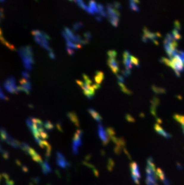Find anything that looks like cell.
<instances>
[{"label": "cell", "instance_id": "cell-27", "mask_svg": "<svg viewBox=\"0 0 184 185\" xmlns=\"http://www.w3.org/2000/svg\"><path fill=\"white\" fill-rule=\"evenodd\" d=\"M156 174L157 177H158L162 181L167 178L165 175V174L161 168H157V170H156Z\"/></svg>", "mask_w": 184, "mask_h": 185}, {"label": "cell", "instance_id": "cell-6", "mask_svg": "<svg viewBox=\"0 0 184 185\" xmlns=\"http://www.w3.org/2000/svg\"><path fill=\"white\" fill-rule=\"evenodd\" d=\"M143 32L144 34L142 36V41L144 43H147L148 41V40H151L157 45L158 44L157 40L158 39V38L161 37V34L160 33L151 32L147 28H144Z\"/></svg>", "mask_w": 184, "mask_h": 185}, {"label": "cell", "instance_id": "cell-51", "mask_svg": "<svg viewBox=\"0 0 184 185\" xmlns=\"http://www.w3.org/2000/svg\"><path fill=\"white\" fill-rule=\"evenodd\" d=\"M56 174L58 175V176H59V177H61V175H60L59 172L57 170H56Z\"/></svg>", "mask_w": 184, "mask_h": 185}, {"label": "cell", "instance_id": "cell-26", "mask_svg": "<svg viewBox=\"0 0 184 185\" xmlns=\"http://www.w3.org/2000/svg\"><path fill=\"white\" fill-rule=\"evenodd\" d=\"M0 40L2 41V43L3 44H4L5 45H6L9 48H10L12 50H15V47L13 46H12V44H10L9 43H8L3 37V34H2V31L1 29H0Z\"/></svg>", "mask_w": 184, "mask_h": 185}, {"label": "cell", "instance_id": "cell-46", "mask_svg": "<svg viewBox=\"0 0 184 185\" xmlns=\"http://www.w3.org/2000/svg\"><path fill=\"white\" fill-rule=\"evenodd\" d=\"M48 55H49V56L52 58V59H54L55 58V56H54V54L53 53V50H50V51H48Z\"/></svg>", "mask_w": 184, "mask_h": 185}, {"label": "cell", "instance_id": "cell-20", "mask_svg": "<svg viewBox=\"0 0 184 185\" xmlns=\"http://www.w3.org/2000/svg\"><path fill=\"white\" fill-rule=\"evenodd\" d=\"M75 2L78 4V6L79 7H80L81 9L85 10L87 13H90L91 15H93L95 13V12L89 6H87L84 3V1H76Z\"/></svg>", "mask_w": 184, "mask_h": 185}, {"label": "cell", "instance_id": "cell-40", "mask_svg": "<svg viewBox=\"0 0 184 185\" xmlns=\"http://www.w3.org/2000/svg\"><path fill=\"white\" fill-rule=\"evenodd\" d=\"M112 4V6H113L114 8L117 9L118 10L119 9H121V4H120L119 3H118V2H114V3H113L112 4Z\"/></svg>", "mask_w": 184, "mask_h": 185}, {"label": "cell", "instance_id": "cell-33", "mask_svg": "<svg viewBox=\"0 0 184 185\" xmlns=\"http://www.w3.org/2000/svg\"><path fill=\"white\" fill-rule=\"evenodd\" d=\"M83 27V23L80 22H76L75 23L74 25H73V30L74 31H77L78 30H79L80 29H81V28Z\"/></svg>", "mask_w": 184, "mask_h": 185}, {"label": "cell", "instance_id": "cell-3", "mask_svg": "<svg viewBox=\"0 0 184 185\" xmlns=\"http://www.w3.org/2000/svg\"><path fill=\"white\" fill-rule=\"evenodd\" d=\"M32 34L34 36V39L35 41L38 43L41 47L47 50L48 52L51 50L48 44V41L50 38L46 33L39 30H34L32 32Z\"/></svg>", "mask_w": 184, "mask_h": 185}, {"label": "cell", "instance_id": "cell-45", "mask_svg": "<svg viewBox=\"0 0 184 185\" xmlns=\"http://www.w3.org/2000/svg\"><path fill=\"white\" fill-rule=\"evenodd\" d=\"M67 50L68 53L69 55H73L74 54V50L72 49H71L70 47H68L67 46Z\"/></svg>", "mask_w": 184, "mask_h": 185}, {"label": "cell", "instance_id": "cell-50", "mask_svg": "<svg viewBox=\"0 0 184 185\" xmlns=\"http://www.w3.org/2000/svg\"><path fill=\"white\" fill-rule=\"evenodd\" d=\"M4 150H3V149H2V147H1V146H0V152H1V153H3V152H4Z\"/></svg>", "mask_w": 184, "mask_h": 185}, {"label": "cell", "instance_id": "cell-41", "mask_svg": "<svg viewBox=\"0 0 184 185\" xmlns=\"http://www.w3.org/2000/svg\"><path fill=\"white\" fill-rule=\"evenodd\" d=\"M4 18V10L2 8H0V23L1 22L2 20Z\"/></svg>", "mask_w": 184, "mask_h": 185}, {"label": "cell", "instance_id": "cell-8", "mask_svg": "<svg viewBox=\"0 0 184 185\" xmlns=\"http://www.w3.org/2000/svg\"><path fill=\"white\" fill-rule=\"evenodd\" d=\"M4 87L9 92L12 94H18L20 92L19 88L16 86V80L13 77H10L5 81Z\"/></svg>", "mask_w": 184, "mask_h": 185}, {"label": "cell", "instance_id": "cell-4", "mask_svg": "<svg viewBox=\"0 0 184 185\" xmlns=\"http://www.w3.org/2000/svg\"><path fill=\"white\" fill-rule=\"evenodd\" d=\"M106 12L108 14V18L110 23L114 27H117L119 21L120 13L119 12L113 7L111 4H106Z\"/></svg>", "mask_w": 184, "mask_h": 185}, {"label": "cell", "instance_id": "cell-14", "mask_svg": "<svg viewBox=\"0 0 184 185\" xmlns=\"http://www.w3.org/2000/svg\"><path fill=\"white\" fill-rule=\"evenodd\" d=\"M131 56L132 55L129 51H125L123 53V64L126 69L131 70L132 68L133 64L132 63Z\"/></svg>", "mask_w": 184, "mask_h": 185}, {"label": "cell", "instance_id": "cell-16", "mask_svg": "<svg viewBox=\"0 0 184 185\" xmlns=\"http://www.w3.org/2000/svg\"><path fill=\"white\" fill-rule=\"evenodd\" d=\"M154 129L157 133H158L160 135L163 136L166 139H170L172 137V136L170 134L167 133L166 131H165L163 130V128L160 127L158 123H157V124L154 125Z\"/></svg>", "mask_w": 184, "mask_h": 185}, {"label": "cell", "instance_id": "cell-34", "mask_svg": "<svg viewBox=\"0 0 184 185\" xmlns=\"http://www.w3.org/2000/svg\"><path fill=\"white\" fill-rule=\"evenodd\" d=\"M131 60H132V63L133 64L136 66L137 67H139V59L138 58L132 56H131Z\"/></svg>", "mask_w": 184, "mask_h": 185}, {"label": "cell", "instance_id": "cell-22", "mask_svg": "<svg viewBox=\"0 0 184 185\" xmlns=\"http://www.w3.org/2000/svg\"><path fill=\"white\" fill-rule=\"evenodd\" d=\"M104 79V74L101 71H96V75L95 77V80L96 82V83L97 85H99L102 83Z\"/></svg>", "mask_w": 184, "mask_h": 185}, {"label": "cell", "instance_id": "cell-38", "mask_svg": "<svg viewBox=\"0 0 184 185\" xmlns=\"http://www.w3.org/2000/svg\"><path fill=\"white\" fill-rule=\"evenodd\" d=\"M160 61L161 62V63L165 64L166 65L170 66V59H169L166 57H161L160 59Z\"/></svg>", "mask_w": 184, "mask_h": 185}, {"label": "cell", "instance_id": "cell-39", "mask_svg": "<svg viewBox=\"0 0 184 185\" xmlns=\"http://www.w3.org/2000/svg\"><path fill=\"white\" fill-rule=\"evenodd\" d=\"M114 165V162L112 161V159H109L108 160V169L109 170V171L112 170Z\"/></svg>", "mask_w": 184, "mask_h": 185}, {"label": "cell", "instance_id": "cell-19", "mask_svg": "<svg viewBox=\"0 0 184 185\" xmlns=\"http://www.w3.org/2000/svg\"><path fill=\"white\" fill-rule=\"evenodd\" d=\"M89 113L92 115V116L93 117V119L97 121V122H99V123H100V122L102 120V118L100 116V115L93 108H89L88 110Z\"/></svg>", "mask_w": 184, "mask_h": 185}, {"label": "cell", "instance_id": "cell-32", "mask_svg": "<svg viewBox=\"0 0 184 185\" xmlns=\"http://www.w3.org/2000/svg\"><path fill=\"white\" fill-rule=\"evenodd\" d=\"M153 91L156 94H163L166 92V90L162 88H158L155 86H152V87Z\"/></svg>", "mask_w": 184, "mask_h": 185}, {"label": "cell", "instance_id": "cell-2", "mask_svg": "<svg viewBox=\"0 0 184 185\" xmlns=\"http://www.w3.org/2000/svg\"><path fill=\"white\" fill-rule=\"evenodd\" d=\"M83 77H84V82H83L80 80H77V83L82 88L84 94L89 99H92L95 95V91L100 88V86L96 83L95 85H93L92 81L90 80V79L84 74H83Z\"/></svg>", "mask_w": 184, "mask_h": 185}, {"label": "cell", "instance_id": "cell-42", "mask_svg": "<svg viewBox=\"0 0 184 185\" xmlns=\"http://www.w3.org/2000/svg\"><path fill=\"white\" fill-rule=\"evenodd\" d=\"M22 74V76L23 77L24 79H27V80H28V79H29L30 75H29V74L28 72H26V71H23Z\"/></svg>", "mask_w": 184, "mask_h": 185}, {"label": "cell", "instance_id": "cell-53", "mask_svg": "<svg viewBox=\"0 0 184 185\" xmlns=\"http://www.w3.org/2000/svg\"></svg>", "mask_w": 184, "mask_h": 185}, {"label": "cell", "instance_id": "cell-18", "mask_svg": "<svg viewBox=\"0 0 184 185\" xmlns=\"http://www.w3.org/2000/svg\"><path fill=\"white\" fill-rule=\"evenodd\" d=\"M67 116L69 117V119L74 123L76 127H79L80 123L78 119V116L77 114L74 112H70L67 113Z\"/></svg>", "mask_w": 184, "mask_h": 185}, {"label": "cell", "instance_id": "cell-24", "mask_svg": "<svg viewBox=\"0 0 184 185\" xmlns=\"http://www.w3.org/2000/svg\"><path fill=\"white\" fill-rule=\"evenodd\" d=\"M64 31L65 32V33L67 34V35L68 36V37L70 38V39L74 43L75 41V40H76V35H74L73 32V31L69 29L67 27H65V29H64Z\"/></svg>", "mask_w": 184, "mask_h": 185}, {"label": "cell", "instance_id": "cell-5", "mask_svg": "<svg viewBox=\"0 0 184 185\" xmlns=\"http://www.w3.org/2000/svg\"><path fill=\"white\" fill-rule=\"evenodd\" d=\"M174 71L177 76H180V73L184 70V63L178 56L170 59V66Z\"/></svg>", "mask_w": 184, "mask_h": 185}, {"label": "cell", "instance_id": "cell-30", "mask_svg": "<svg viewBox=\"0 0 184 185\" xmlns=\"http://www.w3.org/2000/svg\"><path fill=\"white\" fill-rule=\"evenodd\" d=\"M43 126L44 129L47 131H51L54 128V125L48 120L45 121L43 123Z\"/></svg>", "mask_w": 184, "mask_h": 185}, {"label": "cell", "instance_id": "cell-7", "mask_svg": "<svg viewBox=\"0 0 184 185\" xmlns=\"http://www.w3.org/2000/svg\"><path fill=\"white\" fill-rule=\"evenodd\" d=\"M83 132L81 130H78L73 137V152L75 155L78 152V147L82 145L81 138L83 137Z\"/></svg>", "mask_w": 184, "mask_h": 185}, {"label": "cell", "instance_id": "cell-29", "mask_svg": "<svg viewBox=\"0 0 184 185\" xmlns=\"http://www.w3.org/2000/svg\"><path fill=\"white\" fill-rule=\"evenodd\" d=\"M89 7L96 13L99 14V12H98V9H97V3L95 1H89Z\"/></svg>", "mask_w": 184, "mask_h": 185}, {"label": "cell", "instance_id": "cell-10", "mask_svg": "<svg viewBox=\"0 0 184 185\" xmlns=\"http://www.w3.org/2000/svg\"><path fill=\"white\" fill-rule=\"evenodd\" d=\"M98 128V134L99 137L102 140L103 145H106L109 142V138L108 136L106 130L105 129L101 123H99L97 125Z\"/></svg>", "mask_w": 184, "mask_h": 185}, {"label": "cell", "instance_id": "cell-43", "mask_svg": "<svg viewBox=\"0 0 184 185\" xmlns=\"http://www.w3.org/2000/svg\"><path fill=\"white\" fill-rule=\"evenodd\" d=\"M126 119L128 120V121H129V122H135V119H134V118H133L130 115H129V114H127L126 116Z\"/></svg>", "mask_w": 184, "mask_h": 185}, {"label": "cell", "instance_id": "cell-31", "mask_svg": "<svg viewBox=\"0 0 184 185\" xmlns=\"http://www.w3.org/2000/svg\"><path fill=\"white\" fill-rule=\"evenodd\" d=\"M174 119L177 120L178 122L181 123L182 127H184V116L179 115V114H174L173 116Z\"/></svg>", "mask_w": 184, "mask_h": 185}, {"label": "cell", "instance_id": "cell-35", "mask_svg": "<svg viewBox=\"0 0 184 185\" xmlns=\"http://www.w3.org/2000/svg\"><path fill=\"white\" fill-rule=\"evenodd\" d=\"M121 74H122V76L123 77H128L129 76H130L131 74V70L129 69H125L124 70H122L121 71Z\"/></svg>", "mask_w": 184, "mask_h": 185}, {"label": "cell", "instance_id": "cell-49", "mask_svg": "<svg viewBox=\"0 0 184 185\" xmlns=\"http://www.w3.org/2000/svg\"><path fill=\"white\" fill-rule=\"evenodd\" d=\"M177 168H178L179 169H180V170H182V167L179 164H177Z\"/></svg>", "mask_w": 184, "mask_h": 185}, {"label": "cell", "instance_id": "cell-11", "mask_svg": "<svg viewBox=\"0 0 184 185\" xmlns=\"http://www.w3.org/2000/svg\"><path fill=\"white\" fill-rule=\"evenodd\" d=\"M107 64L112 71L117 75L119 71V63L117 60L116 57H108Z\"/></svg>", "mask_w": 184, "mask_h": 185}, {"label": "cell", "instance_id": "cell-13", "mask_svg": "<svg viewBox=\"0 0 184 185\" xmlns=\"http://www.w3.org/2000/svg\"><path fill=\"white\" fill-rule=\"evenodd\" d=\"M56 155V162L58 166L62 168H68L71 166V164L66 160L65 156L62 153L57 152Z\"/></svg>", "mask_w": 184, "mask_h": 185}, {"label": "cell", "instance_id": "cell-52", "mask_svg": "<svg viewBox=\"0 0 184 185\" xmlns=\"http://www.w3.org/2000/svg\"><path fill=\"white\" fill-rule=\"evenodd\" d=\"M183 133H184V127H183Z\"/></svg>", "mask_w": 184, "mask_h": 185}, {"label": "cell", "instance_id": "cell-15", "mask_svg": "<svg viewBox=\"0 0 184 185\" xmlns=\"http://www.w3.org/2000/svg\"><path fill=\"white\" fill-rule=\"evenodd\" d=\"M180 25L179 21H176L174 22V29L172 31V35L173 36L174 38L177 41L178 40H180L182 37L181 35L180 34Z\"/></svg>", "mask_w": 184, "mask_h": 185}, {"label": "cell", "instance_id": "cell-37", "mask_svg": "<svg viewBox=\"0 0 184 185\" xmlns=\"http://www.w3.org/2000/svg\"><path fill=\"white\" fill-rule=\"evenodd\" d=\"M84 37L85 38V40L89 42L92 38V35L90 32H85L84 34Z\"/></svg>", "mask_w": 184, "mask_h": 185}, {"label": "cell", "instance_id": "cell-48", "mask_svg": "<svg viewBox=\"0 0 184 185\" xmlns=\"http://www.w3.org/2000/svg\"><path fill=\"white\" fill-rule=\"evenodd\" d=\"M95 19H96L97 21L98 22H101L102 21V16H100V15H97L95 16Z\"/></svg>", "mask_w": 184, "mask_h": 185}, {"label": "cell", "instance_id": "cell-47", "mask_svg": "<svg viewBox=\"0 0 184 185\" xmlns=\"http://www.w3.org/2000/svg\"><path fill=\"white\" fill-rule=\"evenodd\" d=\"M163 183H164V185H171V183H170V180L167 178H166L165 180H164L163 181Z\"/></svg>", "mask_w": 184, "mask_h": 185}, {"label": "cell", "instance_id": "cell-23", "mask_svg": "<svg viewBox=\"0 0 184 185\" xmlns=\"http://www.w3.org/2000/svg\"><path fill=\"white\" fill-rule=\"evenodd\" d=\"M97 9H98L99 15L102 17H104V18L108 17L107 12L105 10L103 6L100 3H97Z\"/></svg>", "mask_w": 184, "mask_h": 185}, {"label": "cell", "instance_id": "cell-28", "mask_svg": "<svg viewBox=\"0 0 184 185\" xmlns=\"http://www.w3.org/2000/svg\"><path fill=\"white\" fill-rule=\"evenodd\" d=\"M118 85H119L120 88L122 92L126 93V94H128V95H131L132 94L131 91H130L129 89H128L127 87L125 85L124 83H121V82H118Z\"/></svg>", "mask_w": 184, "mask_h": 185}, {"label": "cell", "instance_id": "cell-1", "mask_svg": "<svg viewBox=\"0 0 184 185\" xmlns=\"http://www.w3.org/2000/svg\"><path fill=\"white\" fill-rule=\"evenodd\" d=\"M18 53L23 60L24 67L27 70H32V65L35 63L32 47L29 46L21 47L18 50Z\"/></svg>", "mask_w": 184, "mask_h": 185}, {"label": "cell", "instance_id": "cell-36", "mask_svg": "<svg viewBox=\"0 0 184 185\" xmlns=\"http://www.w3.org/2000/svg\"><path fill=\"white\" fill-rule=\"evenodd\" d=\"M108 57H117V52L115 50H109L107 53Z\"/></svg>", "mask_w": 184, "mask_h": 185}, {"label": "cell", "instance_id": "cell-9", "mask_svg": "<svg viewBox=\"0 0 184 185\" xmlns=\"http://www.w3.org/2000/svg\"><path fill=\"white\" fill-rule=\"evenodd\" d=\"M130 170L132 172V177L134 181L137 184H139V178H141V173L138 165L135 162H132L130 165Z\"/></svg>", "mask_w": 184, "mask_h": 185}, {"label": "cell", "instance_id": "cell-21", "mask_svg": "<svg viewBox=\"0 0 184 185\" xmlns=\"http://www.w3.org/2000/svg\"><path fill=\"white\" fill-rule=\"evenodd\" d=\"M40 165L41 166L43 172L44 174H47L48 172H51V168H50L49 164L48 163L47 161H45L44 162H43L41 164H40Z\"/></svg>", "mask_w": 184, "mask_h": 185}, {"label": "cell", "instance_id": "cell-25", "mask_svg": "<svg viewBox=\"0 0 184 185\" xmlns=\"http://www.w3.org/2000/svg\"><path fill=\"white\" fill-rule=\"evenodd\" d=\"M136 3H139L138 1H129V8L133 11L138 12L139 10V8L136 4Z\"/></svg>", "mask_w": 184, "mask_h": 185}, {"label": "cell", "instance_id": "cell-44", "mask_svg": "<svg viewBox=\"0 0 184 185\" xmlns=\"http://www.w3.org/2000/svg\"><path fill=\"white\" fill-rule=\"evenodd\" d=\"M6 185H14V183L13 181L10 180L9 177L6 181Z\"/></svg>", "mask_w": 184, "mask_h": 185}, {"label": "cell", "instance_id": "cell-17", "mask_svg": "<svg viewBox=\"0 0 184 185\" xmlns=\"http://www.w3.org/2000/svg\"><path fill=\"white\" fill-rule=\"evenodd\" d=\"M158 104H159V99L157 97H154L153 99L151 100V112L155 116H156L157 115L156 110H157V107L158 106Z\"/></svg>", "mask_w": 184, "mask_h": 185}, {"label": "cell", "instance_id": "cell-12", "mask_svg": "<svg viewBox=\"0 0 184 185\" xmlns=\"http://www.w3.org/2000/svg\"><path fill=\"white\" fill-rule=\"evenodd\" d=\"M20 84L21 86L18 87L19 91H23L27 95H29L30 94L32 86L31 82L28 80L23 78L20 80Z\"/></svg>", "mask_w": 184, "mask_h": 185}]
</instances>
